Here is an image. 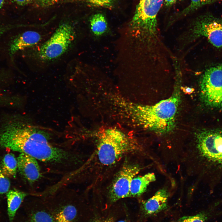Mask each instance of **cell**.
I'll return each instance as SVG.
<instances>
[{
	"instance_id": "cell-1",
	"label": "cell",
	"mask_w": 222,
	"mask_h": 222,
	"mask_svg": "<svg viewBox=\"0 0 222 222\" xmlns=\"http://www.w3.org/2000/svg\"><path fill=\"white\" fill-rule=\"evenodd\" d=\"M49 138L44 131L17 119L6 121L0 128L2 147L26 154L52 167L71 168L76 160L75 154L53 145Z\"/></svg>"
},
{
	"instance_id": "cell-2",
	"label": "cell",
	"mask_w": 222,
	"mask_h": 222,
	"mask_svg": "<svg viewBox=\"0 0 222 222\" xmlns=\"http://www.w3.org/2000/svg\"><path fill=\"white\" fill-rule=\"evenodd\" d=\"M178 78L172 95L152 105L134 104L131 113L138 125L158 134L170 133L175 129L181 101L180 79Z\"/></svg>"
},
{
	"instance_id": "cell-3",
	"label": "cell",
	"mask_w": 222,
	"mask_h": 222,
	"mask_svg": "<svg viewBox=\"0 0 222 222\" xmlns=\"http://www.w3.org/2000/svg\"><path fill=\"white\" fill-rule=\"evenodd\" d=\"M137 146L121 131L109 128L99 136L97 156L101 164L110 165L126 153L136 150L138 148Z\"/></svg>"
},
{
	"instance_id": "cell-4",
	"label": "cell",
	"mask_w": 222,
	"mask_h": 222,
	"mask_svg": "<svg viewBox=\"0 0 222 222\" xmlns=\"http://www.w3.org/2000/svg\"><path fill=\"white\" fill-rule=\"evenodd\" d=\"M75 37L74 29L71 24L68 23H61L50 38L40 47L37 52L38 58L44 61L59 58L69 48Z\"/></svg>"
},
{
	"instance_id": "cell-5",
	"label": "cell",
	"mask_w": 222,
	"mask_h": 222,
	"mask_svg": "<svg viewBox=\"0 0 222 222\" xmlns=\"http://www.w3.org/2000/svg\"><path fill=\"white\" fill-rule=\"evenodd\" d=\"M195 136L200 156L212 163L222 166V129L200 130Z\"/></svg>"
},
{
	"instance_id": "cell-6",
	"label": "cell",
	"mask_w": 222,
	"mask_h": 222,
	"mask_svg": "<svg viewBox=\"0 0 222 222\" xmlns=\"http://www.w3.org/2000/svg\"><path fill=\"white\" fill-rule=\"evenodd\" d=\"M200 91L201 99L205 105L222 108V65L211 68L204 72Z\"/></svg>"
},
{
	"instance_id": "cell-7",
	"label": "cell",
	"mask_w": 222,
	"mask_h": 222,
	"mask_svg": "<svg viewBox=\"0 0 222 222\" xmlns=\"http://www.w3.org/2000/svg\"><path fill=\"white\" fill-rule=\"evenodd\" d=\"M164 0H138L132 21L133 27L150 38L157 33V16Z\"/></svg>"
},
{
	"instance_id": "cell-8",
	"label": "cell",
	"mask_w": 222,
	"mask_h": 222,
	"mask_svg": "<svg viewBox=\"0 0 222 222\" xmlns=\"http://www.w3.org/2000/svg\"><path fill=\"white\" fill-rule=\"evenodd\" d=\"M195 37H204L213 45L222 47V19L206 14L199 17L193 28Z\"/></svg>"
},
{
	"instance_id": "cell-9",
	"label": "cell",
	"mask_w": 222,
	"mask_h": 222,
	"mask_svg": "<svg viewBox=\"0 0 222 222\" xmlns=\"http://www.w3.org/2000/svg\"><path fill=\"white\" fill-rule=\"evenodd\" d=\"M140 170V167L134 164H127L123 166L115 177L110 189L109 196L111 202L130 197L131 181Z\"/></svg>"
},
{
	"instance_id": "cell-10",
	"label": "cell",
	"mask_w": 222,
	"mask_h": 222,
	"mask_svg": "<svg viewBox=\"0 0 222 222\" xmlns=\"http://www.w3.org/2000/svg\"><path fill=\"white\" fill-rule=\"evenodd\" d=\"M70 192L63 191L56 197L57 206L52 213L55 222H76L77 210L70 199Z\"/></svg>"
},
{
	"instance_id": "cell-11",
	"label": "cell",
	"mask_w": 222,
	"mask_h": 222,
	"mask_svg": "<svg viewBox=\"0 0 222 222\" xmlns=\"http://www.w3.org/2000/svg\"><path fill=\"white\" fill-rule=\"evenodd\" d=\"M17 159L20 174L29 184L35 183L42 177L40 168L36 159L23 153H21Z\"/></svg>"
},
{
	"instance_id": "cell-12",
	"label": "cell",
	"mask_w": 222,
	"mask_h": 222,
	"mask_svg": "<svg viewBox=\"0 0 222 222\" xmlns=\"http://www.w3.org/2000/svg\"><path fill=\"white\" fill-rule=\"evenodd\" d=\"M169 195L165 188L156 191L152 197L142 203L141 208L143 214L147 216H153L166 209Z\"/></svg>"
},
{
	"instance_id": "cell-13",
	"label": "cell",
	"mask_w": 222,
	"mask_h": 222,
	"mask_svg": "<svg viewBox=\"0 0 222 222\" xmlns=\"http://www.w3.org/2000/svg\"><path fill=\"white\" fill-rule=\"evenodd\" d=\"M41 35L37 32L28 31L17 35L11 41L10 52L13 55L17 52L37 44L41 40Z\"/></svg>"
},
{
	"instance_id": "cell-14",
	"label": "cell",
	"mask_w": 222,
	"mask_h": 222,
	"mask_svg": "<svg viewBox=\"0 0 222 222\" xmlns=\"http://www.w3.org/2000/svg\"><path fill=\"white\" fill-rule=\"evenodd\" d=\"M155 180V175L153 173H148L143 175L135 176L131 181L130 197L141 196L146 191L150 183Z\"/></svg>"
},
{
	"instance_id": "cell-15",
	"label": "cell",
	"mask_w": 222,
	"mask_h": 222,
	"mask_svg": "<svg viewBox=\"0 0 222 222\" xmlns=\"http://www.w3.org/2000/svg\"><path fill=\"white\" fill-rule=\"evenodd\" d=\"M27 195L24 192L15 189L10 190L7 192V211L10 222H12L17 211Z\"/></svg>"
},
{
	"instance_id": "cell-16",
	"label": "cell",
	"mask_w": 222,
	"mask_h": 222,
	"mask_svg": "<svg viewBox=\"0 0 222 222\" xmlns=\"http://www.w3.org/2000/svg\"><path fill=\"white\" fill-rule=\"evenodd\" d=\"M17 168V160L14 154L12 153L6 154L0 165V169L4 175L7 177L15 178Z\"/></svg>"
},
{
	"instance_id": "cell-17",
	"label": "cell",
	"mask_w": 222,
	"mask_h": 222,
	"mask_svg": "<svg viewBox=\"0 0 222 222\" xmlns=\"http://www.w3.org/2000/svg\"><path fill=\"white\" fill-rule=\"evenodd\" d=\"M90 27L93 34L97 36L104 34L108 28L107 23L104 15L100 13L93 15L90 20Z\"/></svg>"
},
{
	"instance_id": "cell-18",
	"label": "cell",
	"mask_w": 222,
	"mask_h": 222,
	"mask_svg": "<svg viewBox=\"0 0 222 222\" xmlns=\"http://www.w3.org/2000/svg\"><path fill=\"white\" fill-rule=\"evenodd\" d=\"M30 222H55L52 213L44 208H38L32 211Z\"/></svg>"
},
{
	"instance_id": "cell-19",
	"label": "cell",
	"mask_w": 222,
	"mask_h": 222,
	"mask_svg": "<svg viewBox=\"0 0 222 222\" xmlns=\"http://www.w3.org/2000/svg\"><path fill=\"white\" fill-rule=\"evenodd\" d=\"M210 210L203 211L193 216H183L175 222H206L212 215Z\"/></svg>"
},
{
	"instance_id": "cell-20",
	"label": "cell",
	"mask_w": 222,
	"mask_h": 222,
	"mask_svg": "<svg viewBox=\"0 0 222 222\" xmlns=\"http://www.w3.org/2000/svg\"><path fill=\"white\" fill-rule=\"evenodd\" d=\"M218 0H191L189 5L183 11L184 14H187L197 10L201 7L213 3Z\"/></svg>"
},
{
	"instance_id": "cell-21",
	"label": "cell",
	"mask_w": 222,
	"mask_h": 222,
	"mask_svg": "<svg viewBox=\"0 0 222 222\" xmlns=\"http://www.w3.org/2000/svg\"><path fill=\"white\" fill-rule=\"evenodd\" d=\"M86 2L92 6L102 7L109 9L112 8L114 0H85Z\"/></svg>"
},
{
	"instance_id": "cell-22",
	"label": "cell",
	"mask_w": 222,
	"mask_h": 222,
	"mask_svg": "<svg viewBox=\"0 0 222 222\" xmlns=\"http://www.w3.org/2000/svg\"><path fill=\"white\" fill-rule=\"evenodd\" d=\"M10 182L0 169V195L7 192L10 187Z\"/></svg>"
},
{
	"instance_id": "cell-23",
	"label": "cell",
	"mask_w": 222,
	"mask_h": 222,
	"mask_svg": "<svg viewBox=\"0 0 222 222\" xmlns=\"http://www.w3.org/2000/svg\"><path fill=\"white\" fill-rule=\"evenodd\" d=\"M37 5L42 7L54 5L66 0H36Z\"/></svg>"
},
{
	"instance_id": "cell-24",
	"label": "cell",
	"mask_w": 222,
	"mask_h": 222,
	"mask_svg": "<svg viewBox=\"0 0 222 222\" xmlns=\"http://www.w3.org/2000/svg\"><path fill=\"white\" fill-rule=\"evenodd\" d=\"M11 102L10 96L0 93V105H10Z\"/></svg>"
},
{
	"instance_id": "cell-25",
	"label": "cell",
	"mask_w": 222,
	"mask_h": 222,
	"mask_svg": "<svg viewBox=\"0 0 222 222\" xmlns=\"http://www.w3.org/2000/svg\"><path fill=\"white\" fill-rule=\"evenodd\" d=\"M14 27H13L12 25L4 26L0 25V37L5 32Z\"/></svg>"
},
{
	"instance_id": "cell-26",
	"label": "cell",
	"mask_w": 222,
	"mask_h": 222,
	"mask_svg": "<svg viewBox=\"0 0 222 222\" xmlns=\"http://www.w3.org/2000/svg\"><path fill=\"white\" fill-rule=\"evenodd\" d=\"M91 222H114L113 217H108L105 218H97L93 220Z\"/></svg>"
},
{
	"instance_id": "cell-27",
	"label": "cell",
	"mask_w": 222,
	"mask_h": 222,
	"mask_svg": "<svg viewBox=\"0 0 222 222\" xmlns=\"http://www.w3.org/2000/svg\"><path fill=\"white\" fill-rule=\"evenodd\" d=\"M17 4L20 6H25L29 4L34 0H13Z\"/></svg>"
},
{
	"instance_id": "cell-28",
	"label": "cell",
	"mask_w": 222,
	"mask_h": 222,
	"mask_svg": "<svg viewBox=\"0 0 222 222\" xmlns=\"http://www.w3.org/2000/svg\"><path fill=\"white\" fill-rule=\"evenodd\" d=\"M181 88L183 92L187 94H191L193 92L194 90L193 88L187 86L183 87L181 86Z\"/></svg>"
},
{
	"instance_id": "cell-29",
	"label": "cell",
	"mask_w": 222,
	"mask_h": 222,
	"mask_svg": "<svg viewBox=\"0 0 222 222\" xmlns=\"http://www.w3.org/2000/svg\"><path fill=\"white\" fill-rule=\"evenodd\" d=\"M178 0H164L165 5L167 6H170Z\"/></svg>"
},
{
	"instance_id": "cell-30",
	"label": "cell",
	"mask_w": 222,
	"mask_h": 222,
	"mask_svg": "<svg viewBox=\"0 0 222 222\" xmlns=\"http://www.w3.org/2000/svg\"><path fill=\"white\" fill-rule=\"evenodd\" d=\"M5 0H0V9L3 6L5 3Z\"/></svg>"
},
{
	"instance_id": "cell-31",
	"label": "cell",
	"mask_w": 222,
	"mask_h": 222,
	"mask_svg": "<svg viewBox=\"0 0 222 222\" xmlns=\"http://www.w3.org/2000/svg\"><path fill=\"white\" fill-rule=\"evenodd\" d=\"M117 222H126V221L125 220H120Z\"/></svg>"
}]
</instances>
